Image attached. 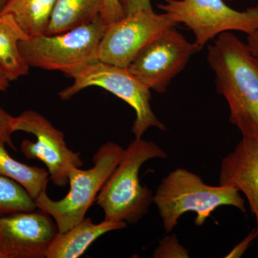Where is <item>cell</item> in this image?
<instances>
[{
    "instance_id": "obj_22",
    "label": "cell",
    "mask_w": 258,
    "mask_h": 258,
    "mask_svg": "<svg viewBox=\"0 0 258 258\" xmlns=\"http://www.w3.org/2000/svg\"><path fill=\"white\" fill-rule=\"evenodd\" d=\"M169 1V0H164ZM125 16L140 11L153 10L151 0H118Z\"/></svg>"
},
{
    "instance_id": "obj_8",
    "label": "cell",
    "mask_w": 258,
    "mask_h": 258,
    "mask_svg": "<svg viewBox=\"0 0 258 258\" xmlns=\"http://www.w3.org/2000/svg\"><path fill=\"white\" fill-rule=\"evenodd\" d=\"M202 49L189 42L175 26L166 29L139 52L128 71L149 90L167 91L171 81Z\"/></svg>"
},
{
    "instance_id": "obj_5",
    "label": "cell",
    "mask_w": 258,
    "mask_h": 258,
    "mask_svg": "<svg viewBox=\"0 0 258 258\" xmlns=\"http://www.w3.org/2000/svg\"><path fill=\"white\" fill-rule=\"evenodd\" d=\"M124 149L108 142L98 149L93 157V167L83 170L73 166L69 171L71 189L62 200H52L43 191L35 200L37 209L50 215L59 232H66L86 217L88 209L123 157Z\"/></svg>"
},
{
    "instance_id": "obj_13",
    "label": "cell",
    "mask_w": 258,
    "mask_h": 258,
    "mask_svg": "<svg viewBox=\"0 0 258 258\" xmlns=\"http://www.w3.org/2000/svg\"><path fill=\"white\" fill-rule=\"evenodd\" d=\"M125 222L104 220L93 223L91 218L84 219L63 232H57L46 253V258H77L85 253L88 247L101 236L112 231L123 230Z\"/></svg>"
},
{
    "instance_id": "obj_6",
    "label": "cell",
    "mask_w": 258,
    "mask_h": 258,
    "mask_svg": "<svg viewBox=\"0 0 258 258\" xmlns=\"http://www.w3.org/2000/svg\"><path fill=\"white\" fill-rule=\"evenodd\" d=\"M74 82L59 93L63 101L71 99L80 91L92 86L106 90L134 108L136 119L132 128L135 138H142L148 129L166 127L154 114L151 106L150 90L144 86L128 68L120 67L98 60L86 66L73 76Z\"/></svg>"
},
{
    "instance_id": "obj_21",
    "label": "cell",
    "mask_w": 258,
    "mask_h": 258,
    "mask_svg": "<svg viewBox=\"0 0 258 258\" xmlns=\"http://www.w3.org/2000/svg\"><path fill=\"white\" fill-rule=\"evenodd\" d=\"M14 116H12L0 107V139H3L12 149L16 150L12 139V134L14 133L13 130V123Z\"/></svg>"
},
{
    "instance_id": "obj_1",
    "label": "cell",
    "mask_w": 258,
    "mask_h": 258,
    "mask_svg": "<svg viewBox=\"0 0 258 258\" xmlns=\"http://www.w3.org/2000/svg\"><path fill=\"white\" fill-rule=\"evenodd\" d=\"M217 92L225 98L229 119L242 137H258V60L232 32L217 37L208 47Z\"/></svg>"
},
{
    "instance_id": "obj_18",
    "label": "cell",
    "mask_w": 258,
    "mask_h": 258,
    "mask_svg": "<svg viewBox=\"0 0 258 258\" xmlns=\"http://www.w3.org/2000/svg\"><path fill=\"white\" fill-rule=\"evenodd\" d=\"M36 210L35 200L21 184L0 176V215Z\"/></svg>"
},
{
    "instance_id": "obj_28",
    "label": "cell",
    "mask_w": 258,
    "mask_h": 258,
    "mask_svg": "<svg viewBox=\"0 0 258 258\" xmlns=\"http://www.w3.org/2000/svg\"><path fill=\"white\" fill-rule=\"evenodd\" d=\"M257 239L258 240V232H257Z\"/></svg>"
},
{
    "instance_id": "obj_19",
    "label": "cell",
    "mask_w": 258,
    "mask_h": 258,
    "mask_svg": "<svg viewBox=\"0 0 258 258\" xmlns=\"http://www.w3.org/2000/svg\"><path fill=\"white\" fill-rule=\"evenodd\" d=\"M154 258H188L189 251L179 242V239L174 234L166 236L159 242L154 250Z\"/></svg>"
},
{
    "instance_id": "obj_10",
    "label": "cell",
    "mask_w": 258,
    "mask_h": 258,
    "mask_svg": "<svg viewBox=\"0 0 258 258\" xmlns=\"http://www.w3.org/2000/svg\"><path fill=\"white\" fill-rule=\"evenodd\" d=\"M178 25L166 13L154 10L127 15L107 25L98 50L101 62L128 68L147 44L161 32Z\"/></svg>"
},
{
    "instance_id": "obj_4",
    "label": "cell",
    "mask_w": 258,
    "mask_h": 258,
    "mask_svg": "<svg viewBox=\"0 0 258 258\" xmlns=\"http://www.w3.org/2000/svg\"><path fill=\"white\" fill-rule=\"evenodd\" d=\"M106 27L100 17L63 33L29 37L20 41L19 47L30 68L60 71L72 78L99 60L98 50Z\"/></svg>"
},
{
    "instance_id": "obj_25",
    "label": "cell",
    "mask_w": 258,
    "mask_h": 258,
    "mask_svg": "<svg viewBox=\"0 0 258 258\" xmlns=\"http://www.w3.org/2000/svg\"><path fill=\"white\" fill-rule=\"evenodd\" d=\"M10 82L9 79L7 78L4 73L0 69V92L6 91L8 89V88L9 87Z\"/></svg>"
},
{
    "instance_id": "obj_23",
    "label": "cell",
    "mask_w": 258,
    "mask_h": 258,
    "mask_svg": "<svg viewBox=\"0 0 258 258\" xmlns=\"http://www.w3.org/2000/svg\"><path fill=\"white\" fill-rule=\"evenodd\" d=\"M257 237V232L256 228L253 229L245 237L239 242L232 250L229 252L226 258H240L244 254V252L249 248L252 242Z\"/></svg>"
},
{
    "instance_id": "obj_24",
    "label": "cell",
    "mask_w": 258,
    "mask_h": 258,
    "mask_svg": "<svg viewBox=\"0 0 258 258\" xmlns=\"http://www.w3.org/2000/svg\"><path fill=\"white\" fill-rule=\"evenodd\" d=\"M247 35V47L252 55L258 60V30Z\"/></svg>"
},
{
    "instance_id": "obj_27",
    "label": "cell",
    "mask_w": 258,
    "mask_h": 258,
    "mask_svg": "<svg viewBox=\"0 0 258 258\" xmlns=\"http://www.w3.org/2000/svg\"><path fill=\"white\" fill-rule=\"evenodd\" d=\"M225 2H232L234 1V0H225Z\"/></svg>"
},
{
    "instance_id": "obj_3",
    "label": "cell",
    "mask_w": 258,
    "mask_h": 258,
    "mask_svg": "<svg viewBox=\"0 0 258 258\" xmlns=\"http://www.w3.org/2000/svg\"><path fill=\"white\" fill-rule=\"evenodd\" d=\"M167 157V153L152 141H132L97 197L104 220L127 224L142 220L154 203V194L147 185L141 184L139 171L148 161Z\"/></svg>"
},
{
    "instance_id": "obj_20",
    "label": "cell",
    "mask_w": 258,
    "mask_h": 258,
    "mask_svg": "<svg viewBox=\"0 0 258 258\" xmlns=\"http://www.w3.org/2000/svg\"><path fill=\"white\" fill-rule=\"evenodd\" d=\"M124 17L118 0H104L101 18L106 25L115 23Z\"/></svg>"
},
{
    "instance_id": "obj_9",
    "label": "cell",
    "mask_w": 258,
    "mask_h": 258,
    "mask_svg": "<svg viewBox=\"0 0 258 258\" xmlns=\"http://www.w3.org/2000/svg\"><path fill=\"white\" fill-rule=\"evenodd\" d=\"M13 130L35 136V142L28 139L23 141L21 152L28 159L41 161L56 186L64 187L69 183L71 168L83 166L81 154L68 147L64 134L38 112L28 110L14 117Z\"/></svg>"
},
{
    "instance_id": "obj_16",
    "label": "cell",
    "mask_w": 258,
    "mask_h": 258,
    "mask_svg": "<svg viewBox=\"0 0 258 258\" xmlns=\"http://www.w3.org/2000/svg\"><path fill=\"white\" fill-rule=\"evenodd\" d=\"M56 0H8L2 14H10L29 37L45 35Z\"/></svg>"
},
{
    "instance_id": "obj_12",
    "label": "cell",
    "mask_w": 258,
    "mask_h": 258,
    "mask_svg": "<svg viewBox=\"0 0 258 258\" xmlns=\"http://www.w3.org/2000/svg\"><path fill=\"white\" fill-rule=\"evenodd\" d=\"M219 181L220 185L234 186L245 196L258 232V137H242L222 159Z\"/></svg>"
},
{
    "instance_id": "obj_26",
    "label": "cell",
    "mask_w": 258,
    "mask_h": 258,
    "mask_svg": "<svg viewBox=\"0 0 258 258\" xmlns=\"http://www.w3.org/2000/svg\"><path fill=\"white\" fill-rule=\"evenodd\" d=\"M8 1V0H0V10L4 8L5 4H6L7 2Z\"/></svg>"
},
{
    "instance_id": "obj_14",
    "label": "cell",
    "mask_w": 258,
    "mask_h": 258,
    "mask_svg": "<svg viewBox=\"0 0 258 258\" xmlns=\"http://www.w3.org/2000/svg\"><path fill=\"white\" fill-rule=\"evenodd\" d=\"M29 37L13 15L0 13V69L10 81L29 74L30 66L19 47L20 41Z\"/></svg>"
},
{
    "instance_id": "obj_7",
    "label": "cell",
    "mask_w": 258,
    "mask_h": 258,
    "mask_svg": "<svg viewBox=\"0 0 258 258\" xmlns=\"http://www.w3.org/2000/svg\"><path fill=\"white\" fill-rule=\"evenodd\" d=\"M158 8L176 23H183L193 32L200 48L225 32L252 33L258 30V4L237 11L225 0H169Z\"/></svg>"
},
{
    "instance_id": "obj_2",
    "label": "cell",
    "mask_w": 258,
    "mask_h": 258,
    "mask_svg": "<svg viewBox=\"0 0 258 258\" xmlns=\"http://www.w3.org/2000/svg\"><path fill=\"white\" fill-rule=\"evenodd\" d=\"M164 230L170 233L179 219L188 212L196 213L195 225H204L212 212L222 206H232L246 213L245 200L229 185L205 184L198 174L183 168L171 171L161 181L154 195Z\"/></svg>"
},
{
    "instance_id": "obj_15",
    "label": "cell",
    "mask_w": 258,
    "mask_h": 258,
    "mask_svg": "<svg viewBox=\"0 0 258 258\" xmlns=\"http://www.w3.org/2000/svg\"><path fill=\"white\" fill-rule=\"evenodd\" d=\"M104 0H56L45 35H57L87 25L101 17Z\"/></svg>"
},
{
    "instance_id": "obj_11",
    "label": "cell",
    "mask_w": 258,
    "mask_h": 258,
    "mask_svg": "<svg viewBox=\"0 0 258 258\" xmlns=\"http://www.w3.org/2000/svg\"><path fill=\"white\" fill-rule=\"evenodd\" d=\"M57 232L55 220L40 209L0 215V258L46 257Z\"/></svg>"
},
{
    "instance_id": "obj_17",
    "label": "cell",
    "mask_w": 258,
    "mask_h": 258,
    "mask_svg": "<svg viewBox=\"0 0 258 258\" xmlns=\"http://www.w3.org/2000/svg\"><path fill=\"white\" fill-rule=\"evenodd\" d=\"M7 144L0 139V176H6L21 184L34 200L46 191L50 174L47 169L29 166L10 155Z\"/></svg>"
}]
</instances>
